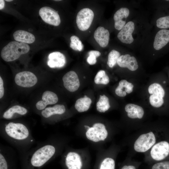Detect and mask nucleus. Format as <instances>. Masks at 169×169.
I'll list each match as a JSON object with an SVG mask.
<instances>
[{"label": "nucleus", "instance_id": "nucleus-1", "mask_svg": "<svg viewBox=\"0 0 169 169\" xmlns=\"http://www.w3.org/2000/svg\"><path fill=\"white\" fill-rule=\"evenodd\" d=\"M163 130L155 125H144L129 135L127 142L128 157L139 153L144 154L162 141Z\"/></svg>", "mask_w": 169, "mask_h": 169}, {"label": "nucleus", "instance_id": "nucleus-2", "mask_svg": "<svg viewBox=\"0 0 169 169\" xmlns=\"http://www.w3.org/2000/svg\"><path fill=\"white\" fill-rule=\"evenodd\" d=\"M29 50V46L26 43L11 41L3 48L1 56L6 61H13L18 59L21 55L27 53Z\"/></svg>", "mask_w": 169, "mask_h": 169}, {"label": "nucleus", "instance_id": "nucleus-3", "mask_svg": "<svg viewBox=\"0 0 169 169\" xmlns=\"http://www.w3.org/2000/svg\"><path fill=\"white\" fill-rule=\"evenodd\" d=\"M144 155L147 161H162L169 156V142L165 140L158 142Z\"/></svg>", "mask_w": 169, "mask_h": 169}, {"label": "nucleus", "instance_id": "nucleus-4", "mask_svg": "<svg viewBox=\"0 0 169 169\" xmlns=\"http://www.w3.org/2000/svg\"><path fill=\"white\" fill-rule=\"evenodd\" d=\"M55 151L54 147L51 145L43 146L37 150L32 156L31 162L35 167L43 165L54 155Z\"/></svg>", "mask_w": 169, "mask_h": 169}, {"label": "nucleus", "instance_id": "nucleus-5", "mask_svg": "<svg viewBox=\"0 0 169 169\" xmlns=\"http://www.w3.org/2000/svg\"><path fill=\"white\" fill-rule=\"evenodd\" d=\"M7 134L10 137L18 140L26 139L29 135V131L27 127L20 123L10 122L5 127Z\"/></svg>", "mask_w": 169, "mask_h": 169}, {"label": "nucleus", "instance_id": "nucleus-6", "mask_svg": "<svg viewBox=\"0 0 169 169\" xmlns=\"http://www.w3.org/2000/svg\"><path fill=\"white\" fill-rule=\"evenodd\" d=\"M94 17L93 11L85 8L80 10L76 18L77 25L79 29L82 31L87 30L90 27Z\"/></svg>", "mask_w": 169, "mask_h": 169}, {"label": "nucleus", "instance_id": "nucleus-7", "mask_svg": "<svg viewBox=\"0 0 169 169\" xmlns=\"http://www.w3.org/2000/svg\"><path fill=\"white\" fill-rule=\"evenodd\" d=\"M14 80L18 85L23 87H30L37 83L38 79L36 76L30 71H24L17 73Z\"/></svg>", "mask_w": 169, "mask_h": 169}, {"label": "nucleus", "instance_id": "nucleus-8", "mask_svg": "<svg viewBox=\"0 0 169 169\" xmlns=\"http://www.w3.org/2000/svg\"><path fill=\"white\" fill-rule=\"evenodd\" d=\"M39 15L45 23L55 26L59 25L61 22L57 12L49 7L41 8L39 12Z\"/></svg>", "mask_w": 169, "mask_h": 169}, {"label": "nucleus", "instance_id": "nucleus-9", "mask_svg": "<svg viewBox=\"0 0 169 169\" xmlns=\"http://www.w3.org/2000/svg\"><path fill=\"white\" fill-rule=\"evenodd\" d=\"M64 85L69 91L74 92L79 88L80 82L77 74L71 71L65 74L62 78Z\"/></svg>", "mask_w": 169, "mask_h": 169}, {"label": "nucleus", "instance_id": "nucleus-10", "mask_svg": "<svg viewBox=\"0 0 169 169\" xmlns=\"http://www.w3.org/2000/svg\"><path fill=\"white\" fill-rule=\"evenodd\" d=\"M134 29V23L131 21L128 22L118 33V38L122 43L126 44H131L134 41L132 34Z\"/></svg>", "mask_w": 169, "mask_h": 169}, {"label": "nucleus", "instance_id": "nucleus-11", "mask_svg": "<svg viewBox=\"0 0 169 169\" xmlns=\"http://www.w3.org/2000/svg\"><path fill=\"white\" fill-rule=\"evenodd\" d=\"M42 100L38 102L36 105V108L39 110L45 108L47 105L56 104L58 100L57 95L49 91L44 92L42 96Z\"/></svg>", "mask_w": 169, "mask_h": 169}, {"label": "nucleus", "instance_id": "nucleus-12", "mask_svg": "<svg viewBox=\"0 0 169 169\" xmlns=\"http://www.w3.org/2000/svg\"><path fill=\"white\" fill-rule=\"evenodd\" d=\"M48 58V65L51 68H61L64 67L66 63L65 56L59 52L51 53Z\"/></svg>", "mask_w": 169, "mask_h": 169}, {"label": "nucleus", "instance_id": "nucleus-13", "mask_svg": "<svg viewBox=\"0 0 169 169\" xmlns=\"http://www.w3.org/2000/svg\"><path fill=\"white\" fill-rule=\"evenodd\" d=\"M129 13L128 9L125 8H121L115 13L114 16V27L116 29L120 30L125 25L126 19Z\"/></svg>", "mask_w": 169, "mask_h": 169}, {"label": "nucleus", "instance_id": "nucleus-14", "mask_svg": "<svg viewBox=\"0 0 169 169\" xmlns=\"http://www.w3.org/2000/svg\"><path fill=\"white\" fill-rule=\"evenodd\" d=\"M169 42V30L162 29L156 34L154 42L153 47L156 50H159Z\"/></svg>", "mask_w": 169, "mask_h": 169}, {"label": "nucleus", "instance_id": "nucleus-15", "mask_svg": "<svg viewBox=\"0 0 169 169\" xmlns=\"http://www.w3.org/2000/svg\"><path fill=\"white\" fill-rule=\"evenodd\" d=\"M94 38L100 46L104 48L109 43L110 33L107 29L103 27L100 26L95 31Z\"/></svg>", "mask_w": 169, "mask_h": 169}, {"label": "nucleus", "instance_id": "nucleus-16", "mask_svg": "<svg viewBox=\"0 0 169 169\" xmlns=\"http://www.w3.org/2000/svg\"><path fill=\"white\" fill-rule=\"evenodd\" d=\"M14 39L17 41L26 44H31L35 40V37L32 33L23 30H18L13 34Z\"/></svg>", "mask_w": 169, "mask_h": 169}, {"label": "nucleus", "instance_id": "nucleus-17", "mask_svg": "<svg viewBox=\"0 0 169 169\" xmlns=\"http://www.w3.org/2000/svg\"><path fill=\"white\" fill-rule=\"evenodd\" d=\"M66 164L68 169H81L82 162L80 156H74L73 152H70L67 155L65 160Z\"/></svg>", "mask_w": 169, "mask_h": 169}, {"label": "nucleus", "instance_id": "nucleus-18", "mask_svg": "<svg viewBox=\"0 0 169 169\" xmlns=\"http://www.w3.org/2000/svg\"><path fill=\"white\" fill-rule=\"evenodd\" d=\"M65 111V107L63 105L58 104L45 109L42 111L41 114L44 117L47 118L54 115L63 114Z\"/></svg>", "mask_w": 169, "mask_h": 169}, {"label": "nucleus", "instance_id": "nucleus-19", "mask_svg": "<svg viewBox=\"0 0 169 169\" xmlns=\"http://www.w3.org/2000/svg\"><path fill=\"white\" fill-rule=\"evenodd\" d=\"M92 100L86 95L84 97L80 98L77 100L75 105V108L79 112H82L87 111L90 108Z\"/></svg>", "mask_w": 169, "mask_h": 169}, {"label": "nucleus", "instance_id": "nucleus-20", "mask_svg": "<svg viewBox=\"0 0 169 169\" xmlns=\"http://www.w3.org/2000/svg\"><path fill=\"white\" fill-rule=\"evenodd\" d=\"M27 112V110L25 108L18 105L13 106L5 111L3 117L6 119L11 118L15 113L20 115H24Z\"/></svg>", "mask_w": 169, "mask_h": 169}, {"label": "nucleus", "instance_id": "nucleus-21", "mask_svg": "<svg viewBox=\"0 0 169 169\" xmlns=\"http://www.w3.org/2000/svg\"><path fill=\"white\" fill-rule=\"evenodd\" d=\"M110 108L109 98L105 95H100L96 104L97 110L100 112H105Z\"/></svg>", "mask_w": 169, "mask_h": 169}, {"label": "nucleus", "instance_id": "nucleus-22", "mask_svg": "<svg viewBox=\"0 0 169 169\" xmlns=\"http://www.w3.org/2000/svg\"><path fill=\"white\" fill-rule=\"evenodd\" d=\"M148 90L150 94L154 95L161 98H163L165 94V91L162 86L157 83H154L150 85Z\"/></svg>", "mask_w": 169, "mask_h": 169}, {"label": "nucleus", "instance_id": "nucleus-23", "mask_svg": "<svg viewBox=\"0 0 169 169\" xmlns=\"http://www.w3.org/2000/svg\"><path fill=\"white\" fill-rule=\"evenodd\" d=\"M110 81L109 78L104 70L99 71L94 78V82L97 84H107Z\"/></svg>", "mask_w": 169, "mask_h": 169}, {"label": "nucleus", "instance_id": "nucleus-24", "mask_svg": "<svg viewBox=\"0 0 169 169\" xmlns=\"http://www.w3.org/2000/svg\"><path fill=\"white\" fill-rule=\"evenodd\" d=\"M120 56V53L115 50H112L109 53L107 64L111 68H113L117 63V60Z\"/></svg>", "mask_w": 169, "mask_h": 169}, {"label": "nucleus", "instance_id": "nucleus-25", "mask_svg": "<svg viewBox=\"0 0 169 169\" xmlns=\"http://www.w3.org/2000/svg\"><path fill=\"white\" fill-rule=\"evenodd\" d=\"M149 101L151 105L155 108L161 107L164 103L163 98L154 95H151L149 97Z\"/></svg>", "mask_w": 169, "mask_h": 169}, {"label": "nucleus", "instance_id": "nucleus-26", "mask_svg": "<svg viewBox=\"0 0 169 169\" xmlns=\"http://www.w3.org/2000/svg\"><path fill=\"white\" fill-rule=\"evenodd\" d=\"M115 166L114 160L111 157H107L102 161L100 169H115Z\"/></svg>", "mask_w": 169, "mask_h": 169}, {"label": "nucleus", "instance_id": "nucleus-27", "mask_svg": "<svg viewBox=\"0 0 169 169\" xmlns=\"http://www.w3.org/2000/svg\"><path fill=\"white\" fill-rule=\"evenodd\" d=\"M156 26L160 28L166 29L169 28V16L161 17L156 21Z\"/></svg>", "mask_w": 169, "mask_h": 169}, {"label": "nucleus", "instance_id": "nucleus-28", "mask_svg": "<svg viewBox=\"0 0 169 169\" xmlns=\"http://www.w3.org/2000/svg\"><path fill=\"white\" fill-rule=\"evenodd\" d=\"M131 57V55L129 54L120 56L117 60V64L120 67L127 68Z\"/></svg>", "mask_w": 169, "mask_h": 169}, {"label": "nucleus", "instance_id": "nucleus-29", "mask_svg": "<svg viewBox=\"0 0 169 169\" xmlns=\"http://www.w3.org/2000/svg\"><path fill=\"white\" fill-rule=\"evenodd\" d=\"M119 85L124 88L125 91L128 94L131 93L133 91V84L126 80L124 79L120 80L119 82Z\"/></svg>", "mask_w": 169, "mask_h": 169}, {"label": "nucleus", "instance_id": "nucleus-30", "mask_svg": "<svg viewBox=\"0 0 169 169\" xmlns=\"http://www.w3.org/2000/svg\"><path fill=\"white\" fill-rule=\"evenodd\" d=\"M151 169H169V161H165L155 163Z\"/></svg>", "mask_w": 169, "mask_h": 169}, {"label": "nucleus", "instance_id": "nucleus-31", "mask_svg": "<svg viewBox=\"0 0 169 169\" xmlns=\"http://www.w3.org/2000/svg\"><path fill=\"white\" fill-rule=\"evenodd\" d=\"M138 67V65L136 59L134 56H131L127 68L131 71H134L137 70Z\"/></svg>", "mask_w": 169, "mask_h": 169}, {"label": "nucleus", "instance_id": "nucleus-32", "mask_svg": "<svg viewBox=\"0 0 169 169\" xmlns=\"http://www.w3.org/2000/svg\"><path fill=\"white\" fill-rule=\"evenodd\" d=\"M123 88L119 85L115 90V93L118 96L120 97H124L126 94L125 91L123 90Z\"/></svg>", "mask_w": 169, "mask_h": 169}, {"label": "nucleus", "instance_id": "nucleus-33", "mask_svg": "<svg viewBox=\"0 0 169 169\" xmlns=\"http://www.w3.org/2000/svg\"><path fill=\"white\" fill-rule=\"evenodd\" d=\"M0 169H8L6 161L1 153L0 154Z\"/></svg>", "mask_w": 169, "mask_h": 169}, {"label": "nucleus", "instance_id": "nucleus-34", "mask_svg": "<svg viewBox=\"0 0 169 169\" xmlns=\"http://www.w3.org/2000/svg\"><path fill=\"white\" fill-rule=\"evenodd\" d=\"M87 62L90 65L95 64L96 62V57L93 54H89L87 59Z\"/></svg>", "mask_w": 169, "mask_h": 169}, {"label": "nucleus", "instance_id": "nucleus-35", "mask_svg": "<svg viewBox=\"0 0 169 169\" xmlns=\"http://www.w3.org/2000/svg\"><path fill=\"white\" fill-rule=\"evenodd\" d=\"M4 94L3 82L1 77H0V98L3 97Z\"/></svg>", "mask_w": 169, "mask_h": 169}, {"label": "nucleus", "instance_id": "nucleus-36", "mask_svg": "<svg viewBox=\"0 0 169 169\" xmlns=\"http://www.w3.org/2000/svg\"><path fill=\"white\" fill-rule=\"evenodd\" d=\"M70 40L71 43L77 46V44L80 40L78 37L73 35L70 37Z\"/></svg>", "mask_w": 169, "mask_h": 169}, {"label": "nucleus", "instance_id": "nucleus-37", "mask_svg": "<svg viewBox=\"0 0 169 169\" xmlns=\"http://www.w3.org/2000/svg\"><path fill=\"white\" fill-rule=\"evenodd\" d=\"M121 169H136V168L135 165L130 164L124 165Z\"/></svg>", "mask_w": 169, "mask_h": 169}, {"label": "nucleus", "instance_id": "nucleus-38", "mask_svg": "<svg viewBox=\"0 0 169 169\" xmlns=\"http://www.w3.org/2000/svg\"><path fill=\"white\" fill-rule=\"evenodd\" d=\"M89 54H93L95 56L96 58L100 56L101 55V53L98 51L91 50L88 52Z\"/></svg>", "mask_w": 169, "mask_h": 169}, {"label": "nucleus", "instance_id": "nucleus-39", "mask_svg": "<svg viewBox=\"0 0 169 169\" xmlns=\"http://www.w3.org/2000/svg\"><path fill=\"white\" fill-rule=\"evenodd\" d=\"M83 45L82 44L81 41L79 40L77 44V49L79 51H81L83 49Z\"/></svg>", "mask_w": 169, "mask_h": 169}, {"label": "nucleus", "instance_id": "nucleus-40", "mask_svg": "<svg viewBox=\"0 0 169 169\" xmlns=\"http://www.w3.org/2000/svg\"><path fill=\"white\" fill-rule=\"evenodd\" d=\"M5 2L4 0H0V9H2L4 6Z\"/></svg>", "mask_w": 169, "mask_h": 169}, {"label": "nucleus", "instance_id": "nucleus-41", "mask_svg": "<svg viewBox=\"0 0 169 169\" xmlns=\"http://www.w3.org/2000/svg\"><path fill=\"white\" fill-rule=\"evenodd\" d=\"M77 46L71 43H70V47L73 49V50H78L77 49Z\"/></svg>", "mask_w": 169, "mask_h": 169}, {"label": "nucleus", "instance_id": "nucleus-42", "mask_svg": "<svg viewBox=\"0 0 169 169\" xmlns=\"http://www.w3.org/2000/svg\"><path fill=\"white\" fill-rule=\"evenodd\" d=\"M84 126L85 127V128H88V129H89V128H90V127L89 126H87L86 125H85Z\"/></svg>", "mask_w": 169, "mask_h": 169}, {"label": "nucleus", "instance_id": "nucleus-43", "mask_svg": "<svg viewBox=\"0 0 169 169\" xmlns=\"http://www.w3.org/2000/svg\"><path fill=\"white\" fill-rule=\"evenodd\" d=\"M5 1H6L8 2H11L13 1V0H6Z\"/></svg>", "mask_w": 169, "mask_h": 169}, {"label": "nucleus", "instance_id": "nucleus-44", "mask_svg": "<svg viewBox=\"0 0 169 169\" xmlns=\"http://www.w3.org/2000/svg\"><path fill=\"white\" fill-rule=\"evenodd\" d=\"M166 83V82L165 81H164V82H163V83Z\"/></svg>", "mask_w": 169, "mask_h": 169}, {"label": "nucleus", "instance_id": "nucleus-45", "mask_svg": "<svg viewBox=\"0 0 169 169\" xmlns=\"http://www.w3.org/2000/svg\"><path fill=\"white\" fill-rule=\"evenodd\" d=\"M55 1H60L61 0H54Z\"/></svg>", "mask_w": 169, "mask_h": 169}, {"label": "nucleus", "instance_id": "nucleus-46", "mask_svg": "<svg viewBox=\"0 0 169 169\" xmlns=\"http://www.w3.org/2000/svg\"><path fill=\"white\" fill-rule=\"evenodd\" d=\"M84 78H85V76H84Z\"/></svg>", "mask_w": 169, "mask_h": 169}]
</instances>
